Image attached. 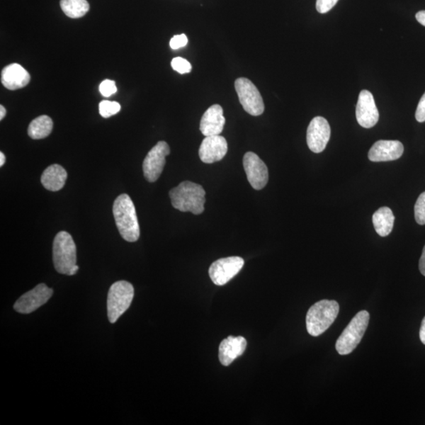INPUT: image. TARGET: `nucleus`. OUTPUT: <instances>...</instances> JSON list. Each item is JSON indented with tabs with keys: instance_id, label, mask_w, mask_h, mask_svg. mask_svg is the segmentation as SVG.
<instances>
[{
	"instance_id": "f257e3e1",
	"label": "nucleus",
	"mask_w": 425,
	"mask_h": 425,
	"mask_svg": "<svg viewBox=\"0 0 425 425\" xmlns=\"http://www.w3.org/2000/svg\"><path fill=\"white\" fill-rule=\"evenodd\" d=\"M113 214L120 236L128 242H136L140 238V230L131 198L127 194L119 196L113 203Z\"/></svg>"
},
{
	"instance_id": "f03ea898",
	"label": "nucleus",
	"mask_w": 425,
	"mask_h": 425,
	"mask_svg": "<svg viewBox=\"0 0 425 425\" xmlns=\"http://www.w3.org/2000/svg\"><path fill=\"white\" fill-rule=\"evenodd\" d=\"M205 191L200 184L183 181L169 191L173 207L181 212L201 215L205 209Z\"/></svg>"
},
{
	"instance_id": "7ed1b4c3",
	"label": "nucleus",
	"mask_w": 425,
	"mask_h": 425,
	"mask_svg": "<svg viewBox=\"0 0 425 425\" xmlns=\"http://www.w3.org/2000/svg\"><path fill=\"white\" fill-rule=\"evenodd\" d=\"M339 312V303L334 300H322L312 306L307 314V329L312 336H319L334 323Z\"/></svg>"
},
{
	"instance_id": "20e7f679",
	"label": "nucleus",
	"mask_w": 425,
	"mask_h": 425,
	"mask_svg": "<svg viewBox=\"0 0 425 425\" xmlns=\"http://www.w3.org/2000/svg\"><path fill=\"white\" fill-rule=\"evenodd\" d=\"M370 319L366 310H361L353 317L337 339L336 349L340 356H347L356 350L365 335Z\"/></svg>"
},
{
	"instance_id": "39448f33",
	"label": "nucleus",
	"mask_w": 425,
	"mask_h": 425,
	"mask_svg": "<svg viewBox=\"0 0 425 425\" xmlns=\"http://www.w3.org/2000/svg\"><path fill=\"white\" fill-rule=\"evenodd\" d=\"M53 262L57 272L68 276L76 265V245L67 232H60L54 239Z\"/></svg>"
},
{
	"instance_id": "423d86ee",
	"label": "nucleus",
	"mask_w": 425,
	"mask_h": 425,
	"mask_svg": "<svg viewBox=\"0 0 425 425\" xmlns=\"http://www.w3.org/2000/svg\"><path fill=\"white\" fill-rule=\"evenodd\" d=\"M133 297L134 288L130 282L120 280L113 283L108 297V314L110 323H115L129 309Z\"/></svg>"
},
{
	"instance_id": "0eeeda50",
	"label": "nucleus",
	"mask_w": 425,
	"mask_h": 425,
	"mask_svg": "<svg viewBox=\"0 0 425 425\" xmlns=\"http://www.w3.org/2000/svg\"><path fill=\"white\" fill-rule=\"evenodd\" d=\"M235 89L239 101L246 113L252 116H259L264 113V99L257 87L249 79L238 78L235 81Z\"/></svg>"
},
{
	"instance_id": "6e6552de",
	"label": "nucleus",
	"mask_w": 425,
	"mask_h": 425,
	"mask_svg": "<svg viewBox=\"0 0 425 425\" xmlns=\"http://www.w3.org/2000/svg\"><path fill=\"white\" fill-rule=\"evenodd\" d=\"M244 266L242 258L233 256L212 262L209 269L210 278L215 285L222 286L237 276Z\"/></svg>"
},
{
	"instance_id": "1a4fd4ad",
	"label": "nucleus",
	"mask_w": 425,
	"mask_h": 425,
	"mask_svg": "<svg viewBox=\"0 0 425 425\" xmlns=\"http://www.w3.org/2000/svg\"><path fill=\"white\" fill-rule=\"evenodd\" d=\"M170 153L166 142L159 141L146 156L143 163L145 178L149 182H155L159 178L166 165V157Z\"/></svg>"
},
{
	"instance_id": "9d476101",
	"label": "nucleus",
	"mask_w": 425,
	"mask_h": 425,
	"mask_svg": "<svg viewBox=\"0 0 425 425\" xmlns=\"http://www.w3.org/2000/svg\"><path fill=\"white\" fill-rule=\"evenodd\" d=\"M53 293V289L48 288L45 283H40L30 292L21 295L14 304L13 309L20 314H31L47 302Z\"/></svg>"
},
{
	"instance_id": "9b49d317",
	"label": "nucleus",
	"mask_w": 425,
	"mask_h": 425,
	"mask_svg": "<svg viewBox=\"0 0 425 425\" xmlns=\"http://www.w3.org/2000/svg\"><path fill=\"white\" fill-rule=\"evenodd\" d=\"M331 137V128L328 120L316 117L311 120L307 133V145L311 152H322L327 146Z\"/></svg>"
},
{
	"instance_id": "f8f14e48",
	"label": "nucleus",
	"mask_w": 425,
	"mask_h": 425,
	"mask_svg": "<svg viewBox=\"0 0 425 425\" xmlns=\"http://www.w3.org/2000/svg\"><path fill=\"white\" fill-rule=\"evenodd\" d=\"M243 164L247 180L255 190L264 188L268 181V171L265 162L256 154L246 152Z\"/></svg>"
},
{
	"instance_id": "ddd939ff",
	"label": "nucleus",
	"mask_w": 425,
	"mask_h": 425,
	"mask_svg": "<svg viewBox=\"0 0 425 425\" xmlns=\"http://www.w3.org/2000/svg\"><path fill=\"white\" fill-rule=\"evenodd\" d=\"M356 118L358 124L366 129H370L379 120V111L370 91L360 92L356 106Z\"/></svg>"
},
{
	"instance_id": "4468645a",
	"label": "nucleus",
	"mask_w": 425,
	"mask_h": 425,
	"mask_svg": "<svg viewBox=\"0 0 425 425\" xmlns=\"http://www.w3.org/2000/svg\"><path fill=\"white\" fill-rule=\"evenodd\" d=\"M228 152V143L225 137L220 136L205 137L198 150L201 161L212 164L221 161Z\"/></svg>"
},
{
	"instance_id": "2eb2a0df",
	"label": "nucleus",
	"mask_w": 425,
	"mask_h": 425,
	"mask_svg": "<svg viewBox=\"0 0 425 425\" xmlns=\"http://www.w3.org/2000/svg\"><path fill=\"white\" fill-rule=\"evenodd\" d=\"M404 152V147L398 140H378L370 148L368 157L371 162H389L399 159Z\"/></svg>"
},
{
	"instance_id": "dca6fc26",
	"label": "nucleus",
	"mask_w": 425,
	"mask_h": 425,
	"mask_svg": "<svg viewBox=\"0 0 425 425\" xmlns=\"http://www.w3.org/2000/svg\"><path fill=\"white\" fill-rule=\"evenodd\" d=\"M225 124L223 108L221 106L215 104L203 113L200 131L205 137L218 136L222 132Z\"/></svg>"
},
{
	"instance_id": "f3484780",
	"label": "nucleus",
	"mask_w": 425,
	"mask_h": 425,
	"mask_svg": "<svg viewBox=\"0 0 425 425\" xmlns=\"http://www.w3.org/2000/svg\"><path fill=\"white\" fill-rule=\"evenodd\" d=\"M246 340L243 336H230L222 340L219 346V359L225 366H228L246 350Z\"/></svg>"
},
{
	"instance_id": "a211bd4d",
	"label": "nucleus",
	"mask_w": 425,
	"mask_h": 425,
	"mask_svg": "<svg viewBox=\"0 0 425 425\" xmlns=\"http://www.w3.org/2000/svg\"><path fill=\"white\" fill-rule=\"evenodd\" d=\"M30 74L18 63L6 67L1 73V82L9 90H18L25 88L30 82Z\"/></svg>"
},
{
	"instance_id": "6ab92c4d",
	"label": "nucleus",
	"mask_w": 425,
	"mask_h": 425,
	"mask_svg": "<svg viewBox=\"0 0 425 425\" xmlns=\"http://www.w3.org/2000/svg\"><path fill=\"white\" fill-rule=\"evenodd\" d=\"M67 179L66 169L62 166L54 164L47 167L41 176V183L47 190L58 191L64 186Z\"/></svg>"
},
{
	"instance_id": "aec40b11",
	"label": "nucleus",
	"mask_w": 425,
	"mask_h": 425,
	"mask_svg": "<svg viewBox=\"0 0 425 425\" xmlns=\"http://www.w3.org/2000/svg\"><path fill=\"white\" fill-rule=\"evenodd\" d=\"M373 223L379 236L387 237L392 232L395 223L392 210L387 207L380 208L373 215Z\"/></svg>"
},
{
	"instance_id": "412c9836",
	"label": "nucleus",
	"mask_w": 425,
	"mask_h": 425,
	"mask_svg": "<svg viewBox=\"0 0 425 425\" xmlns=\"http://www.w3.org/2000/svg\"><path fill=\"white\" fill-rule=\"evenodd\" d=\"M53 130V122L51 118L42 115L32 120L28 128V134L33 140L45 139Z\"/></svg>"
},
{
	"instance_id": "4be33fe9",
	"label": "nucleus",
	"mask_w": 425,
	"mask_h": 425,
	"mask_svg": "<svg viewBox=\"0 0 425 425\" xmlns=\"http://www.w3.org/2000/svg\"><path fill=\"white\" fill-rule=\"evenodd\" d=\"M60 6L64 13L71 18L84 17L90 8L87 0H61Z\"/></svg>"
},
{
	"instance_id": "5701e85b",
	"label": "nucleus",
	"mask_w": 425,
	"mask_h": 425,
	"mask_svg": "<svg viewBox=\"0 0 425 425\" xmlns=\"http://www.w3.org/2000/svg\"><path fill=\"white\" fill-rule=\"evenodd\" d=\"M98 110L103 118H108L120 112V105L118 102L103 101L99 103Z\"/></svg>"
},
{
	"instance_id": "b1692460",
	"label": "nucleus",
	"mask_w": 425,
	"mask_h": 425,
	"mask_svg": "<svg viewBox=\"0 0 425 425\" xmlns=\"http://www.w3.org/2000/svg\"><path fill=\"white\" fill-rule=\"evenodd\" d=\"M414 217L418 225H425V191L418 197L415 203Z\"/></svg>"
},
{
	"instance_id": "393cba45",
	"label": "nucleus",
	"mask_w": 425,
	"mask_h": 425,
	"mask_svg": "<svg viewBox=\"0 0 425 425\" xmlns=\"http://www.w3.org/2000/svg\"><path fill=\"white\" fill-rule=\"evenodd\" d=\"M171 67L174 70L181 74H188L193 69L191 63L188 60L181 58V57L174 58L171 62Z\"/></svg>"
},
{
	"instance_id": "a878e982",
	"label": "nucleus",
	"mask_w": 425,
	"mask_h": 425,
	"mask_svg": "<svg viewBox=\"0 0 425 425\" xmlns=\"http://www.w3.org/2000/svg\"><path fill=\"white\" fill-rule=\"evenodd\" d=\"M118 91L115 81L105 80L99 85V91L105 97H110L115 94Z\"/></svg>"
},
{
	"instance_id": "bb28decb",
	"label": "nucleus",
	"mask_w": 425,
	"mask_h": 425,
	"mask_svg": "<svg viewBox=\"0 0 425 425\" xmlns=\"http://www.w3.org/2000/svg\"><path fill=\"white\" fill-rule=\"evenodd\" d=\"M338 1L339 0H317L316 9L321 13H327L336 5Z\"/></svg>"
},
{
	"instance_id": "cd10ccee",
	"label": "nucleus",
	"mask_w": 425,
	"mask_h": 425,
	"mask_svg": "<svg viewBox=\"0 0 425 425\" xmlns=\"http://www.w3.org/2000/svg\"><path fill=\"white\" fill-rule=\"evenodd\" d=\"M188 40L186 34L176 35L170 40L169 46L174 50L186 47L188 45Z\"/></svg>"
},
{
	"instance_id": "c85d7f7f",
	"label": "nucleus",
	"mask_w": 425,
	"mask_h": 425,
	"mask_svg": "<svg viewBox=\"0 0 425 425\" xmlns=\"http://www.w3.org/2000/svg\"><path fill=\"white\" fill-rule=\"evenodd\" d=\"M415 118L418 123L425 122V94L421 98L419 103H418Z\"/></svg>"
},
{
	"instance_id": "c756f323",
	"label": "nucleus",
	"mask_w": 425,
	"mask_h": 425,
	"mask_svg": "<svg viewBox=\"0 0 425 425\" xmlns=\"http://www.w3.org/2000/svg\"><path fill=\"white\" fill-rule=\"evenodd\" d=\"M419 269L421 273L425 276V246L423 248V252L419 261Z\"/></svg>"
},
{
	"instance_id": "7c9ffc66",
	"label": "nucleus",
	"mask_w": 425,
	"mask_h": 425,
	"mask_svg": "<svg viewBox=\"0 0 425 425\" xmlns=\"http://www.w3.org/2000/svg\"><path fill=\"white\" fill-rule=\"evenodd\" d=\"M416 19L418 23L425 26V11L417 12L416 14Z\"/></svg>"
},
{
	"instance_id": "2f4dec72",
	"label": "nucleus",
	"mask_w": 425,
	"mask_h": 425,
	"mask_svg": "<svg viewBox=\"0 0 425 425\" xmlns=\"http://www.w3.org/2000/svg\"><path fill=\"white\" fill-rule=\"evenodd\" d=\"M420 339H421V343L425 345V317H424L422 322H421V329H420Z\"/></svg>"
},
{
	"instance_id": "473e14b6",
	"label": "nucleus",
	"mask_w": 425,
	"mask_h": 425,
	"mask_svg": "<svg viewBox=\"0 0 425 425\" xmlns=\"http://www.w3.org/2000/svg\"><path fill=\"white\" fill-rule=\"evenodd\" d=\"M6 110L3 105L0 106V120H3L6 116Z\"/></svg>"
},
{
	"instance_id": "72a5a7b5",
	"label": "nucleus",
	"mask_w": 425,
	"mask_h": 425,
	"mask_svg": "<svg viewBox=\"0 0 425 425\" xmlns=\"http://www.w3.org/2000/svg\"><path fill=\"white\" fill-rule=\"evenodd\" d=\"M6 158L3 152H0V166H3L5 164Z\"/></svg>"
}]
</instances>
